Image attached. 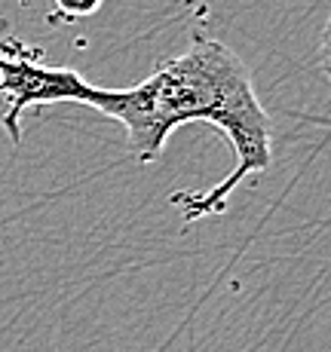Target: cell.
Segmentation results:
<instances>
[{
  "label": "cell",
  "instance_id": "1",
  "mask_svg": "<svg viewBox=\"0 0 331 352\" xmlns=\"http://www.w3.org/2000/svg\"><path fill=\"white\" fill-rule=\"evenodd\" d=\"M89 107L126 129L129 151L141 162L157 160L178 126L206 123L224 135L236 160L233 172L209 190L172 196L187 224L221 214L236 187L264 175L273 162V123L258 98L252 71L215 37L193 34L187 52L129 89L96 86Z\"/></svg>",
  "mask_w": 331,
  "mask_h": 352
},
{
  "label": "cell",
  "instance_id": "2",
  "mask_svg": "<svg viewBox=\"0 0 331 352\" xmlns=\"http://www.w3.org/2000/svg\"><path fill=\"white\" fill-rule=\"evenodd\" d=\"M96 86L80 77V71L62 65H46L43 52L6 37L0 43V96L10 98L3 129L12 141H22V113L34 104H89Z\"/></svg>",
  "mask_w": 331,
  "mask_h": 352
},
{
  "label": "cell",
  "instance_id": "3",
  "mask_svg": "<svg viewBox=\"0 0 331 352\" xmlns=\"http://www.w3.org/2000/svg\"><path fill=\"white\" fill-rule=\"evenodd\" d=\"M65 19H89L105 6V0H52Z\"/></svg>",
  "mask_w": 331,
  "mask_h": 352
}]
</instances>
